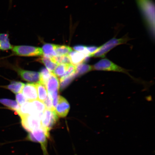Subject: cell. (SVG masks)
Listing matches in <instances>:
<instances>
[{"instance_id": "obj_12", "label": "cell", "mask_w": 155, "mask_h": 155, "mask_svg": "<svg viewBox=\"0 0 155 155\" xmlns=\"http://www.w3.org/2000/svg\"><path fill=\"white\" fill-rule=\"evenodd\" d=\"M17 113L20 117L32 114H38L36 113L31 101H26L22 104Z\"/></svg>"}, {"instance_id": "obj_16", "label": "cell", "mask_w": 155, "mask_h": 155, "mask_svg": "<svg viewBox=\"0 0 155 155\" xmlns=\"http://www.w3.org/2000/svg\"><path fill=\"white\" fill-rule=\"evenodd\" d=\"M0 103L8 108L9 109L17 112L20 108L19 106L15 101L6 98L0 99Z\"/></svg>"}, {"instance_id": "obj_17", "label": "cell", "mask_w": 155, "mask_h": 155, "mask_svg": "<svg viewBox=\"0 0 155 155\" xmlns=\"http://www.w3.org/2000/svg\"><path fill=\"white\" fill-rule=\"evenodd\" d=\"M35 84L37 89L38 99L43 102L48 96L47 89L45 86L41 83H39Z\"/></svg>"}, {"instance_id": "obj_3", "label": "cell", "mask_w": 155, "mask_h": 155, "mask_svg": "<svg viewBox=\"0 0 155 155\" xmlns=\"http://www.w3.org/2000/svg\"><path fill=\"white\" fill-rule=\"evenodd\" d=\"M58 116L55 110L46 109L42 114L41 124V127L49 137V132L57 123Z\"/></svg>"}, {"instance_id": "obj_26", "label": "cell", "mask_w": 155, "mask_h": 155, "mask_svg": "<svg viewBox=\"0 0 155 155\" xmlns=\"http://www.w3.org/2000/svg\"><path fill=\"white\" fill-rule=\"evenodd\" d=\"M73 49L75 51L80 52L85 54L87 57H89V54L87 51L86 46L83 45H77L74 46Z\"/></svg>"}, {"instance_id": "obj_4", "label": "cell", "mask_w": 155, "mask_h": 155, "mask_svg": "<svg viewBox=\"0 0 155 155\" xmlns=\"http://www.w3.org/2000/svg\"><path fill=\"white\" fill-rule=\"evenodd\" d=\"M127 40L125 38H112L103 45L98 47L97 51L90 57L104 58L110 50L117 45L125 43Z\"/></svg>"}, {"instance_id": "obj_1", "label": "cell", "mask_w": 155, "mask_h": 155, "mask_svg": "<svg viewBox=\"0 0 155 155\" xmlns=\"http://www.w3.org/2000/svg\"><path fill=\"white\" fill-rule=\"evenodd\" d=\"M139 5L147 24L152 31H154V5L150 0H138Z\"/></svg>"}, {"instance_id": "obj_11", "label": "cell", "mask_w": 155, "mask_h": 155, "mask_svg": "<svg viewBox=\"0 0 155 155\" xmlns=\"http://www.w3.org/2000/svg\"><path fill=\"white\" fill-rule=\"evenodd\" d=\"M18 72L21 78L25 81L34 83L35 84L41 83V76L40 72L25 71L21 69L18 70Z\"/></svg>"}, {"instance_id": "obj_13", "label": "cell", "mask_w": 155, "mask_h": 155, "mask_svg": "<svg viewBox=\"0 0 155 155\" xmlns=\"http://www.w3.org/2000/svg\"><path fill=\"white\" fill-rule=\"evenodd\" d=\"M68 55L71 64L75 65L82 63L87 57L84 54L75 51L71 52Z\"/></svg>"}, {"instance_id": "obj_23", "label": "cell", "mask_w": 155, "mask_h": 155, "mask_svg": "<svg viewBox=\"0 0 155 155\" xmlns=\"http://www.w3.org/2000/svg\"><path fill=\"white\" fill-rule=\"evenodd\" d=\"M31 102L34 104L35 110L37 113H42L46 109L44 103L40 101L37 100Z\"/></svg>"}, {"instance_id": "obj_10", "label": "cell", "mask_w": 155, "mask_h": 155, "mask_svg": "<svg viewBox=\"0 0 155 155\" xmlns=\"http://www.w3.org/2000/svg\"><path fill=\"white\" fill-rule=\"evenodd\" d=\"M70 108V106L67 101L63 97L59 96L58 104L55 110L58 117H65L69 113Z\"/></svg>"}, {"instance_id": "obj_9", "label": "cell", "mask_w": 155, "mask_h": 155, "mask_svg": "<svg viewBox=\"0 0 155 155\" xmlns=\"http://www.w3.org/2000/svg\"><path fill=\"white\" fill-rule=\"evenodd\" d=\"M27 101H32L38 99L37 89L35 83L25 84L22 92Z\"/></svg>"}, {"instance_id": "obj_24", "label": "cell", "mask_w": 155, "mask_h": 155, "mask_svg": "<svg viewBox=\"0 0 155 155\" xmlns=\"http://www.w3.org/2000/svg\"><path fill=\"white\" fill-rule=\"evenodd\" d=\"M41 76V83L45 86V84L47 82L48 79H49L52 74V73L46 68H43L41 69L40 72Z\"/></svg>"}, {"instance_id": "obj_18", "label": "cell", "mask_w": 155, "mask_h": 155, "mask_svg": "<svg viewBox=\"0 0 155 155\" xmlns=\"http://www.w3.org/2000/svg\"><path fill=\"white\" fill-rule=\"evenodd\" d=\"M55 46L54 44H45L42 48L43 55L51 58L57 56L55 51Z\"/></svg>"}, {"instance_id": "obj_7", "label": "cell", "mask_w": 155, "mask_h": 155, "mask_svg": "<svg viewBox=\"0 0 155 155\" xmlns=\"http://www.w3.org/2000/svg\"><path fill=\"white\" fill-rule=\"evenodd\" d=\"M93 70L97 71H111L127 73V71L109 60L102 59L92 66Z\"/></svg>"}, {"instance_id": "obj_14", "label": "cell", "mask_w": 155, "mask_h": 155, "mask_svg": "<svg viewBox=\"0 0 155 155\" xmlns=\"http://www.w3.org/2000/svg\"><path fill=\"white\" fill-rule=\"evenodd\" d=\"M40 61L45 66L46 69L51 73L59 64L54 61L53 58L43 55L40 58Z\"/></svg>"}, {"instance_id": "obj_25", "label": "cell", "mask_w": 155, "mask_h": 155, "mask_svg": "<svg viewBox=\"0 0 155 155\" xmlns=\"http://www.w3.org/2000/svg\"><path fill=\"white\" fill-rule=\"evenodd\" d=\"M52 58L58 64H69L71 63L68 54L61 56H56V57Z\"/></svg>"}, {"instance_id": "obj_8", "label": "cell", "mask_w": 155, "mask_h": 155, "mask_svg": "<svg viewBox=\"0 0 155 155\" xmlns=\"http://www.w3.org/2000/svg\"><path fill=\"white\" fill-rule=\"evenodd\" d=\"M47 89L48 96L53 100L57 97L58 95V90L59 88V82L58 77L53 73L48 79L45 84Z\"/></svg>"}, {"instance_id": "obj_28", "label": "cell", "mask_w": 155, "mask_h": 155, "mask_svg": "<svg viewBox=\"0 0 155 155\" xmlns=\"http://www.w3.org/2000/svg\"><path fill=\"white\" fill-rule=\"evenodd\" d=\"M43 103L45 106L46 109L51 110H55L53 107L52 100L48 96Z\"/></svg>"}, {"instance_id": "obj_19", "label": "cell", "mask_w": 155, "mask_h": 155, "mask_svg": "<svg viewBox=\"0 0 155 155\" xmlns=\"http://www.w3.org/2000/svg\"><path fill=\"white\" fill-rule=\"evenodd\" d=\"M25 84L20 82L12 81L10 84L8 85L6 88L15 94L21 93Z\"/></svg>"}, {"instance_id": "obj_20", "label": "cell", "mask_w": 155, "mask_h": 155, "mask_svg": "<svg viewBox=\"0 0 155 155\" xmlns=\"http://www.w3.org/2000/svg\"><path fill=\"white\" fill-rule=\"evenodd\" d=\"M72 51V48L69 46L55 45V51L57 56L67 55Z\"/></svg>"}, {"instance_id": "obj_29", "label": "cell", "mask_w": 155, "mask_h": 155, "mask_svg": "<svg viewBox=\"0 0 155 155\" xmlns=\"http://www.w3.org/2000/svg\"><path fill=\"white\" fill-rule=\"evenodd\" d=\"M98 47L95 46H86V48L89 54V57L95 52L98 49Z\"/></svg>"}, {"instance_id": "obj_6", "label": "cell", "mask_w": 155, "mask_h": 155, "mask_svg": "<svg viewBox=\"0 0 155 155\" xmlns=\"http://www.w3.org/2000/svg\"><path fill=\"white\" fill-rule=\"evenodd\" d=\"M49 137L46 134L45 131L42 128L35 130L29 132L27 137L28 140L35 142L40 143L43 150L44 155L46 154V145L47 138Z\"/></svg>"}, {"instance_id": "obj_21", "label": "cell", "mask_w": 155, "mask_h": 155, "mask_svg": "<svg viewBox=\"0 0 155 155\" xmlns=\"http://www.w3.org/2000/svg\"><path fill=\"white\" fill-rule=\"evenodd\" d=\"M67 64H61L54 70L52 72L57 77L61 78L65 73L67 70Z\"/></svg>"}, {"instance_id": "obj_5", "label": "cell", "mask_w": 155, "mask_h": 155, "mask_svg": "<svg viewBox=\"0 0 155 155\" xmlns=\"http://www.w3.org/2000/svg\"><path fill=\"white\" fill-rule=\"evenodd\" d=\"M13 53L15 55L21 56H38L43 55L42 48L34 46L21 45L13 46Z\"/></svg>"}, {"instance_id": "obj_22", "label": "cell", "mask_w": 155, "mask_h": 155, "mask_svg": "<svg viewBox=\"0 0 155 155\" xmlns=\"http://www.w3.org/2000/svg\"><path fill=\"white\" fill-rule=\"evenodd\" d=\"M76 75H81L89 71L93 70V67L83 63L76 65Z\"/></svg>"}, {"instance_id": "obj_27", "label": "cell", "mask_w": 155, "mask_h": 155, "mask_svg": "<svg viewBox=\"0 0 155 155\" xmlns=\"http://www.w3.org/2000/svg\"><path fill=\"white\" fill-rule=\"evenodd\" d=\"M15 97H16V101L20 106L25 102L27 101L26 98H25L22 93L16 94Z\"/></svg>"}, {"instance_id": "obj_15", "label": "cell", "mask_w": 155, "mask_h": 155, "mask_svg": "<svg viewBox=\"0 0 155 155\" xmlns=\"http://www.w3.org/2000/svg\"><path fill=\"white\" fill-rule=\"evenodd\" d=\"M12 47L9 41V35L6 33L0 34V50L5 51L12 49Z\"/></svg>"}, {"instance_id": "obj_2", "label": "cell", "mask_w": 155, "mask_h": 155, "mask_svg": "<svg viewBox=\"0 0 155 155\" xmlns=\"http://www.w3.org/2000/svg\"><path fill=\"white\" fill-rule=\"evenodd\" d=\"M42 114H32L20 117L23 128L29 132L41 128Z\"/></svg>"}]
</instances>
